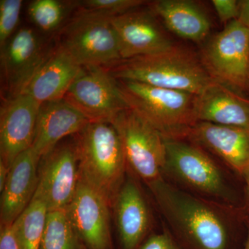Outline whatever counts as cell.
Here are the masks:
<instances>
[{"instance_id": "d6986e66", "label": "cell", "mask_w": 249, "mask_h": 249, "mask_svg": "<svg viewBox=\"0 0 249 249\" xmlns=\"http://www.w3.org/2000/svg\"><path fill=\"white\" fill-rule=\"evenodd\" d=\"M196 116L197 122L249 129V101L214 80L196 96Z\"/></svg>"}, {"instance_id": "44dd1931", "label": "cell", "mask_w": 249, "mask_h": 249, "mask_svg": "<svg viewBox=\"0 0 249 249\" xmlns=\"http://www.w3.org/2000/svg\"><path fill=\"white\" fill-rule=\"evenodd\" d=\"M151 11L171 32L185 40L201 42L211 30L209 18L193 1L159 0L151 3Z\"/></svg>"}, {"instance_id": "603a6c76", "label": "cell", "mask_w": 249, "mask_h": 249, "mask_svg": "<svg viewBox=\"0 0 249 249\" xmlns=\"http://www.w3.org/2000/svg\"><path fill=\"white\" fill-rule=\"evenodd\" d=\"M49 210L45 201L34 197L12 227L19 249H40Z\"/></svg>"}, {"instance_id": "9a60e30c", "label": "cell", "mask_w": 249, "mask_h": 249, "mask_svg": "<svg viewBox=\"0 0 249 249\" xmlns=\"http://www.w3.org/2000/svg\"><path fill=\"white\" fill-rule=\"evenodd\" d=\"M153 14L138 9L109 19L117 36L121 60L159 53L173 45Z\"/></svg>"}, {"instance_id": "7c38bea8", "label": "cell", "mask_w": 249, "mask_h": 249, "mask_svg": "<svg viewBox=\"0 0 249 249\" xmlns=\"http://www.w3.org/2000/svg\"><path fill=\"white\" fill-rule=\"evenodd\" d=\"M110 209V205L100 193L80 178L74 196L66 209L72 225L87 249H114Z\"/></svg>"}, {"instance_id": "9c48e42d", "label": "cell", "mask_w": 249, "mask_h": 249, "mask_svg": "<svg viewBox=\"0 0 249 249\" xmlns=\"http://www.w3.org/2000/svg\"><path fill=\"white\" fill-rule=\"evenodd\" d=\"M201 62L217 83L234 91L249 90V29L232 21L205 46Z\"/></svg>"}, {"instance_id": "5b68a950", "label": "cell", "mask_w": 249, "mask_h": 249, "mask_svg": "<svg viewBox=\"0 0 249 249\" xmlns=\"http://www.w3.org/2000/svg\"><path fill=\"white\" fill-rule=\"evenodd\" d=\"M165 142L163 178L196 196L241 209L224 170L203 148L186 140L165 139Z\"/></svg>"}, {"instance_id": "d4e9b609", "label": "cell", "mask_w": 249, "mask_h": 249, "mask_svg": "<svg viewBox=\"0 0 249 249\" xmlns=\"http://www.w3.org/2000/svg\"><path fill=\"white\" fill-rule=\"evenodd\" d=\"M148 1L143 0H81L74 1L73 14L110 18L138 9Z\"/></svg>"}, {"instance_id": "ba28073f", "label": "cell", "mask_w": 249, "mask_h": 249, "mask_svg": "<svg viewBox=\"0 0 249 249\" xmlns=\"http://www.w3.org/2000/svg\"><path fill=\"white\" fill-rule=\"evenodd\" d=\"M111 124L120 139L127 170L145 184L163 178L166 147L161 134L130 109L121 111Z\"/></svg>"}, {"instance_id": "f1b7e54d", "label": "cell", "mask_w": 249, "mask_h": 249, "mask_svg": "<svg viewBox=\"0 0 249 249\" xmlns=\"http://www.w3.org/2000/svg\"><path fill=\"white\" fill-rule=\"evenodd\" d=\"M0 249H19L12 226L0 227Z\"/></svg>"}, {"instance_id": "4dcf8cb0", "label": "cell", "mask_w": 249, "mask_h": 249, "mask_svg": "<svg viewBox=\"0 0 249 249\" xmlns=\"http://www.w3.org/2000/svg\"><path fill=\"white\" fill-rule=\"evenodd\" d=\"M243 178L245 181V200L241 211L243 216H249V170Z\"/></svg>"}, {"instance_id": "5bb4252c", "label": "cell", "mask_w": 249, "mask_h": 249, "mask_svg": "<svg viewBox=\"0 0 249 249\" xmlns=\"http://www.w3.org/2000/svg\"><path fill=\"white\" fill-rule=\"evenodd\" d=\"M137 178L127 170L111 206L123 249H139L152 228L151 210Z\"/></svg>"}, {"instance_id": "2e32d148", "label": "cell", "mask_w": 249, "mask_h": 249, "mask_svg": "<svg viewBox=\"0 0 249 249\" xmlns=\"http://www.w3.org/2000/svg\"><path fill=\"white\" fill-rule=\"evenodd\" d=\"M212 152L242 178L249 170V129L196 123L185 140Z\"/></svg>"}, {"instance_id": "8fae6325", "label": "cell", "mask_w": 249, "mask_h": 249, "mask_svg": "<svg viewBox=\"0 0 249 249\" xmlns=\"http://www.w3.org/2000/svg\"><path fill=\"white\" fill-rule=\"evenodd\" d=\"M80 180L74 142L58 144L41 159L34 197L45 201L49 211L67 209Z\"/></svg>"}, {"instance_id": "277c9868", "label": "cell", "mask_w": 249, "mask_h": 249, "mask_svg": "<svg viewBox=\"0 0 249 249\" xmlns=\"http://www.w3.org/2000/svg\"><path fill=\"white\" fill-rule=\"evenodd\" d=\"M117 80L124 102L166 139L185 140L197 123L196 95L138 82Z\"/></svg>"}, {"instance_id": "ac0fdd59", "label": "cell", "mask_w": 249, "mask_h": 249, "mask_svg": "<svg viewBox=\"0 0 249 249\" xmlns=\"http://www.w3.org/2000/svg\"><path fill=\"white\" fill-rule=\"evenodd\" d=\"M40 160L30 148L18 156L1 192L0 227L12 226L34 199Z\"/></svg>"}, {"instance_id": "83f0119b", "label": "cell", "mask_w": 249, "mask_h": 249, "mask_svg": "<svg viewBox=\"0 0 249 249\" xmlns=\"http://www.w3.org/2000/svg\"><path fill=\"white\" fill-rule=\"evenodd\" d=\"M214 10L221 22H231L237 19L240 11L239 1L236 0H213Z\"/></svg>"}, {"instance_id": "484cf974", "label": "cell", "mask_w": 249, "mask_h": 249, "mask_svg": "<svg viewBox=\"0 0 249 249\" xmlns=\"http://www.w3.org/2000/svg\"><path fill=\"white\" fill-rule=\"evenodd\" d=\"M22 0H0V47L18 30Z\"/></svg>"}, {"instance_id": "3957f363", "label": "cell", "mask_w": 249, "mask_h": 249, "mask_svg": "<svg viewBox=\"0 0 249 249\" xmlns=\"http://www.w3.org/2000/svg\"><path fill=\"white\" fill-rule=\"evenodd\" d=\"M73 137L80 179L100 193L111 208L127 172L115 128L109 123H89Z\"/></svg>"}, {"instance_id": "4316f807", "label": "cell", "mask_w": 249, "mask_h": 249, "mask_svg": "<svg viewBox=\"0 0 249 249\" xmlns=\"http://www.w3.org/2000/svg\"><path fill=\"white\" fill-rule=\"evenodd\" d=\"M139 249H186L173 235L169 229L165 228L160 233L149 236Z\"/></svg>"}, {"instance_id": "f546056e", "label": "cell", "mask_w": 249, "mask_h": 249, "mask_svg": "<svg viewBox=\"0 0 249 249\" xmlns=\"http://www.w3.org/2000/svg\"><path fill=\"white\" fill-rule=\"evenodd\" d=\"M240 11L237 20L249 29V0L239 1Z\"/></svg>"}, {"instance_id": "52a82bcc", "label": "cell", "mask_w": 249, "mask_h": 249, "mask_svg": "<svg viewBox=\"0 0 249 249\" xmlns=\"http://www.w3.org/2000/svg\"><path fill=\"white\" fill-rule=\"evenodd\" d=\"M55 37L81 67L107 68L121 60L117 36L108 18L73 14Z\"/></svg>"}, {"instance_id": "ffe728a7", "label": "cell", "mask_w": 249, "mask_h": 249, "mask_svg": "<svg viewBox=\"0 0 249 249\" xmlns=\"http://www.w3.org/2000/svg\"><path fill=\"white\" fill-rule=\"evenodd\" d=\"M81 69L79 64L57 43L53 53L22 93L29 95L41 104L63 99Z\"/></svg>"}, {"instance_id": "7a4b0ae2", "label": "cell", "mask_w": 249, "mask_h": 249, "mask_svg": "<svg viewBox=\"0 0 249 249\" xmlns=\"http://www.w3.org/2000/svg\"><path fill=\"white\" fill-rule=\"evenodd\" d=\"M107 70L116 80L201 94L214 81L191 51L173 45L159 53L121 60Z\"/></svg>"}, {"instance_id": "e0dca14e", "label": "cell", "mask_w": 249, "mask_h": 249, "mask_svg": "<svg viewBox=\"0 0 249 249\" xmlns=\"http://www.w3.org/2000/svg\"><path fill=\"white\" fill-rule=\"evenodd\" d=\"M89 123L64 99L42 103L31 149L41 160L60 144L62 139L76 135Z\"/></svg>"}, {"instance_id": "d6a6232c", "label": "cell", "mask_w": 249, "mask_h": 249, "mask_svg": "<svg viewBox=\"0 0 249 249\" xmlns=\"http://www.w3.org/2000/svg\"><path fill=\"white\" fill-rule=\"evenodd\" d=\"M245 219H247L246 221H247V227H248V236H247V242H246L244 249H249V216H245Z\"/></svg>"}, {"instance_id": "1f68e13d", "label": "cell", "mask_w": 249, "mask_h": 249, "mask_svg": "<svg viewBox=\"0 0 249 249\" xmlns=\"http://www.w3.org/2000/svg\"><path fill=\"white\" fill-rule=\"evenodd\" d=\"M10 168L2 160H0V193L4 189L9 177Z\"/></svg>"}, {"instance_id": "836d02e7", "label": "cell", "mask_w": 249, "mask_h": 249, "mask_svg": "<svg viewBox=\"0 0 249 249\" xmlns=\"http://www.w3.org/2000/svg\"><path fill=\"white\" fill-rule=\"evenodd\" d=\"M87 249L86 247H85V246L83 245V249Z\"/></svg>"}, {"instance_id": "4fadbf2b", "label": "cell", "mask_w": 249, "mask_h": 249, "mask_svg": "<svg viewBox=\"0 0 249 249\" xmlns=\"http://www.w3.org/2000/svg\"><path fill=\"white\" fill-rule=\"evenodd\" d=\"M41 103L26 93L3 100L0 109V160L11 167L32 147Z\"/></svg>"}, {"instance_id": "6da1fadb", "label": "cell", "mask_w": 249, "mask_h": 249, "mask_svg": "<svg viewBox=\"0 0 249 249\" xmlns=\"http://www.w3.org/2000/svg\"><path fill=\"white\" fill-rule=\"evenodd\" d=\"M177 240L188 249H227L232 222L243 216L233 209L179 188L165 178L146 183Z\"/></svg>"}, {"instance_id": "7402d4cb", "label": "cell", "mask_w": 249, "mask_h": 249, "mask_svg": "<svg viewBox=\"0 0 249 249\" xmlns=\"http://www.w3.org/2000/svg\"><path fill=\"white\" fill-rule=\"evenodd\" d=\"M28 16L42 34L55 36L74 12V1L34 0L29 3Z\"/></svg>"}, {"instance_id": "cb8c5ba5", "label": "cell", "mask_w": 249, "mask_h": 249, "mask_svg": "<svg viewBox=\"0 0 249 249\" xmlns=\"http://www.w3.org/2000/svg\"><path fill=\"white\" fill-rule=\"evenodd\" d=\"M67 209L49 211L40 249H82Z\"/></svg>"}, {"instance_id": "30bf717a", "label": "cell", "mask_w": 249, "mask_h": 249, "mask_svg": "<svg viewBox=\"0 0 249 249\" xmlns=\"http://www.w3.org/2000/svg\"><path fill=\"white\" fill-rule=\"evenodd\" d=\"M63 99L80 111L90 123H109L129 109L117 80L107 69L82 67Z\"/></svg>"}, {"instance_id": "8992f818", "label": "cell", "mask_w": 249, "mask_h": 249, "mask_svg": "<svg viewBox=\"0 0 249 249\" xmlns=\"http://www.w3.org/2000/svg\"><path fill=\"white\" fill-rule=\"evenodd\" d=\"M55 36L34 28H19L0 53L1 98L21 94L56 48Z\"/></svg>"}]
</instances>
